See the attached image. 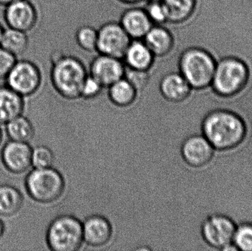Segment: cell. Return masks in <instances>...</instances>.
<instances>
[{"label":"cell","mask_w":252,"mask_h":251,"mask_svg":"<svg viewBox=\"0 0 252 251\" xmlns=\"http://www.w3.org/2000/svg\"><path fill=\"white\" fill-rule=\"evenodd\" d=\"M83 223L84 241L92 247H102L109 243L113 234L111 223L102 215L88 217Z\"/></svg>","instance_id":"cell-14"},{"label":"cell","mask_w":252,"mask_h":251,"mask_svg":"<svg viewBox=\"0 0 252 251\" xmlns=\"http://www.w3.org/2000/svg\"><path fill=\"white\" fill-rule=\"evenodd\" d=\"M216 150L202 134H192L187 137L181 147L184 162L195 169L208 166L213 161Z\"/></svg>","instance_id":"cell-10"},{"label":"cell","mask_w":252,"mask_h":251,"mask_svg":"<svg viewBox=\"0 0 252 251\" xmlns=\"http://www.w3.org/2000/svg\"><path fill=\"white\" fill-rule=\"evenodd\" d=\"M177 64L178 71L192 89H202L211 85L216 61L205 49L198 46H188L181 52Z\"/></svg>","instance_id":"cell-3"},{"label":"cell","mask_w":252,"mask_h":251,"mask_svg":"<svg viewBox=\"0 0 252 251\" xmlns=\"http://www.w3.org/2000/svg\"><path fill=\"white\" fill-rule=\"evenodd\" d=\"M5 85L23 97L38 91L42 83V74L36 63L30 60H16L6 77Z\"/></svg>","instance_id":"cell-8"},{"label":"cell","mask_w":252,"mask_h":251,"mask_svg":"<svg viewBox=\"0 0 252 251\" xmlns=\"http://www.w3.org/2000/svg\"><path fill=\"white\" fill-rule=\"evenodd\" d=\"M167 13V23L183 25L196 9L197 0H162Z\"/></svg>","instance_id":"cell-20"},{"label":"cell","mask_w":252,"mask_h":251,"mask_svg":"<svg viewBox=\"0 0 252 251\" xmlns=\"http://www.w3.org/2000/svg\"><path fill=\"white\" fill-rule=\"evenodd\" d=\"M131 40L119 22L110 21L97 29L96 52L122 59Z\"/></svg>","instance_id":"cell-9"},{"label":"cell","mask_w":252,"mask_h":251,"mask_svg":"<svg viewBox=\"0 0 252 251\" xmlns=\"http://www.w3.org/2000/svg\"><path fill=\"white\" fill-rule=\"evenodd\" d=\"M118 1L124 4L133 6L142 2V1H146V0H118Z\"/></svg>","instance_id":"cell-32"},{"label":"cell","mask_w":252,"mask_h":251,"mask_svg":"<svg viewBox=\"0 0 252 251\" xmlns=\"http://www.w3.org/2000/svg\"><path fill=\"white\" fill-rule=\"evenodd\" d=\"M144 9L153 25L167 23V13L162 1H146Z\"/></svg>","instance_id":"cell-28"},{"label":"cell","mask_w":252,"mask_h":251,"mask_svg":"<svg viewBox=\"0 0 252 251\" xmlns=\"http://www.w3.org/2000/svg\"><path fill=\"white\" fill-rule=\"evenodd\" d=\"M46 241L51 251L79 250L84 243L82 222L72 215L57 217L47 228Z\"/></svg>","instance_id":"cell-6"},{"label":"cell","mask_w":252,"mask_h":251,"mask_svg":"<svg viewBox=\"0 0 252 251\" xmlns=\"http://www.w3.org/2000/svg\"><path fill=\"white\" fill-rule=\"evenodd\" d=\"M88 69L81 59L62 52L51 56L50 81L56 92L66 100L81 97V89Z\"/></svg>","instance_id":"cell-2"},{"label":"cell","mask_w":252,"mask_h":251,"mask_svg":"<svg viewBox=\"0 0 252 251\" xmlns=\"http://www.w3.org/2000/svg\"><path fill=\"white\" fill-rule=\"evenodd\" d=\"M126 66L123 59L99 54L92 60L89 74L95 78L103 88L125 77Z\"/></svg>","instance_id":"cell-12"},{"label":"cell","mask_w":252,"mask_h":251,"mask_svg":"<svg viewBox=\"0 0 252 251\" xmlns=\"http://www.w3.org/2000/svg\"><path fill=\"white\" fill-rule=\"evenodd\" d=\"M108 88L109 100L114 105L119 107L130 106L137 97V90L125 77L114 83Z\"/></svg>","instance_id":"cell-23"},{"label":"cell","mask_w":252,"mask_h":251,"mask_svg":"<svg viewBox=\"0 0 252 251\" xmlns=\"http://www.w3.org/2000/svg\"><path fill=\"white\" fill-rule=\"evenodd\" d=\"M25 109V100L22 96L9 88L0 85V124H7L20 116Z\"/></svg>","instance_id":"cell-19"},{"label":"cell","mask_w":252,"mask_h":251,"mask_svg":"<svg viewBox=\"0 0 252 251\" xmlns=\"http://www.w3.org/2000/svg\"><path fill=\"white\" fill-rule=\"evenodd\" d=\"M201 134L216 151L239 148L248 137L247 122L239 113L228 109H216L206 113L201 123Z\"/></svg>","instance_id":"cell-1"},{"label":"cell","mask_w":252,"mask_h":251,"mask_svg":"<svg viewBox=\"0 0 252 251\" xmlns=\"http://www.w3.org/2000/svg\"><path fill=\"white\" fill-rule=\"evenodd\" d=\"M75 41L81 50L88 53L96 52L97 44V29L90 25H84L77 29Z\"/></svg>","instance_id":"cell-25"},{"label":"cell","mask_w":252,"mask_h":251,"mask_svg":"<svg viewBox=\"0 0 252 251\" xmlns=\"http://www.w3.org/2000/svg\"><path fill=\"white\" fill-rule=\"evenodd\" d=\"M3 29H4V28H2L1 24H0V41H1V35H2Z\"/></svg>","instance_id":"cell-35"},{"label":"cell","mask_w":252,"mask_h":251,"mask_svg":"<svg viewBox=\"0 0 252 251\" xmlns=\"http://www.w3.org/2000/svg\"><path fill=\"white\" fill-rule=\"evenodd\" d=\"M125 78L138 91H142L149 84L151 72L150 71L133 70L126 68Z\"/></svg>","instance_id":"cell-29"},{"label":"cell","mask_w":252,"mask_h":251,"mask_svg":"<svg viewBox=\"0 0 252 251\" xmlns=\"http://www.w3.org/2000/svg\"><path fill=\"white\" fill-rule=\"evenodd\" d=\"M54 153L47 146L39 145L32 149V166L34 168H47L53 167Z\"/></svg>","instance_id":"cell-27"},{"label":"cell","mask_w":252,"mask_h":251,"mask_svg":"<svg viewBox=\"0 0 252 251\" xmlns=\"http://www.w3.org/2000/svg\"><path fill=\"white\" fill-rule=\"evenodd\" d=\"M32 151L29 143L10 140L1 149L3 166L11 173H25L32 167Z\"/></svg>","instance_id":"cell-13"},{"label":"cell","mask_w":252,"mask_h":251,"mask_svg":"<svg viewBox=\"0 0 252 251\" xmlns=\"http://www.w3.org/2000/svg\"><path fill=\"white\" fill-rule=\"evenodd\" d=\"M2 131H1V128H0V144H1V141H2Z\"/></svg>","instance_id":"cell-36"},{"label":"cell","mask_w":252,"mask_h":251,"mask_svg":"<svg viewBox=\"0 0 252 251\" xmlns=\"http://www.w3.org/2000/svg\"><path fill=\"white\" fill-rule=\"evenodd\" d=\"M4 19L7 28L28 34L37 26L38 10L30 0H18L4 7Z\"/></svg>","instance_id":"cell-11"},{"label":"cell","mask_w":252,"mask_h":251,"mask_svg":"<svg viewBox=\"0 0 252 251\" xmlns=\"http://www.w3.org/2000/svg\"><path fill=\"white\" fill-rule=\"evenodd\" d=\"M159 91L167 101L173 103L185 102L192 94V87L182 74L177 72L165 74L159 81Z\"/></svg>","instance_id":"cell-15"},{"label":"cell","mask_w":252,"mask_h":251,"mask_svg":"<svg viewBox=\"0 0 252 251\" xmlns=\"http://www.w3.org/2000/svg\"><path fill=\"white\" fill-rule=\"evenodd\" d=\"M4 232H5V225L3 221L0 220V238L4 235Z\"/></svg>","instance_id":"cell-34"},{"label":"cell","mask_w":252,"mask_h":251,"mask_svg":"<svg viewBox=\"0 0 252 251\" xmlns=\"http://www.w3.org/2000/svg\"><path fill=\"white\" fill-rule=\"evenodd\" d=\"M232 243L238 251H252V222L237 224Z\"/></svg>","instance_id":"cell-26"},{"label":"cell","mask_w":252,"mask_h":251,"mask_svg":"<svg viewBox=\"0 0 252 251\" xmlns=\"http://www.w3.org/2000/svg\"><path fill=\"white\" fill-rule=\"evenodd\" d=\"M16 1H18V0H0V6L5 7V6L8 5V4Z\"/></svg>","instance_id":"cell-33"},{"label":"cell","mask_w":252,"mask_h":251,"mask_svg":"<svg viewBox=\"0 0 252 251\" xmlns=\"http://www.w3.org/2000/svg\"><path fill=\"white\" fill-rule=\"evenodd\" d=\"M122 59L127 69L151 71L156 57L143 40L132 39Z\"/></svg>","instance_id":"cell-18"},{"label":"cell","mask_w":252,"mask_h":251,"mask_svg":"<svg viewBox=\"0 0 252 251\" xmlns=\"http://www.w3.org/2000/svg\"><path fill=\"white\" fill-rule=\"evenodd\" d=\"M119 22L131 39H143L154 25L144 7L135 5L124 10Z\"/></svg>","instance_id":"cell-16"},{"label":"cell","mask_w":252,"mask_h":251,"mask_svg":"<svg viewBox=\"0 0 252 251\" xmlns=\"http://www.w3.org/2000/svg\"><path fill=\"white\" fill-rule=\"evenodd\" d=\"M29 44V37L26 32L7 27L3 29L0 47L17 58L28 51Z\"/></svg>","instance_id":"cell-22"},{"label":"cell","mask_w":252,"mask_h":251,"mask_svg":"<svg viewBox=\"0 0 252 251\" xmlns=\"http://www.w3.org/2000/svg\"><path fill=\"white\" fill-rule=\"evenodd\" d=\"M216 70L211 87L222 97H232L241 92L248 82L250 72L247 64L235 56L215 58Z\"/></svg>","instance_id":"cell-4"},{"label":"cell","mask_w":252,"mask_h":251,"mask_svg":"<svg viewBox=\"0 0 252 251\" xmlns=\"http://www.w3.org/2000/svg\"><path fill=\"white\" fill-rule=\"evenodd\" d=\"M142 40L156 57L168 56L176 45L174 35L164 25H153Z\"/></svg>","instance_id":"cell-17"},{"label":"cell","mask_w":252,"mask_h":251,"mask_svg":"<svg viewBox=\"0 0 252 251\" xmlns=\"http://www.w3.org/2000/svg\"><path fill=\"white\" fill-rule=\"evenodd\" d=\"M237 223L232 218L221 213L208 215L202 221L200 233L206 246L213 250L235 251L233 237Z\"/></svg>","instance_id":"cell-7"},{"label":"cell","mask_w":252,"mask_h":251,"mask_svg":"<svg viewBox=\"0 0 252 251\" xmlns=\"http://www.w3.org/2000/svg\"><path fill=\"white\" fill-rule=\"evenodd\" d=\"M17 59L16 56L0 47V80L5 79Z\"/></svg>","instance_id":"cell-31"},{"label":"cell","mask_w":252,"mask_h":251,"mask_svg":"<svg viewBox=\"0 0 252 251\" xmlns=\"http://www.w3.org/2000/svg\"><path fill=\"white\" fill-rule=\"evenodd\" d=\"M146 1H162V0H146Z\"/></svg>","instance_id":"cell-37"},{"label":"cell","mask_w":252,"mask_h":251,"mask_svg":"<svg viewBox=\"0 0 252 251\" xmlns=\"http://www.w3.org/2000/svg\"><path fill=\"white\" fill-rule=\"evenodd\" d=\"M23 204V195L19 189L10 184L0 185V216H14L19 213Z\"/></svg>","instance_id":"cell-21"},{"label":"cell","mask_w":252,"mask_h":251,"mask_svg":"<svg viewBox=\"0 0 252 251\" xmlns=\"http://www.w3.org/2000/svg\"><path fill=\"white\" fill-rule=\"evenodd\" d=\"M103 86L93 76L88 74L81 89V97L93 99L97 97L101 93Z\"/></svg>","instance_id":"cell-30"},{"label":"cell","mask_w":252,"mask_h":251,"mask_svg":"<svg viewBox=\"0 0 252 251\" xmlns=\"http://www.w3.org/2000/svg\"><path fill=\"white\" fill-rule=\"evenodd\" d=\"M5 125L6 134L10 140L29 143L35 136V129L32 122L22 114Z\"/></svg>","instance_id":"cell-24"},{"label":"cell","mask_w":252,"mask_h":251,"mask_svg":"<svg viewBox=\"0 0 252 251\" xmlns=\"http://www.w3.org/2000/svg\"><path fill=\"white\" fill-rule=\"evenodd\" d=\"M25 190L29 197L39 203H50L59 200L65 189L62 174L53 167L34 168L25 178Z\"/></svg>","instance_id":"cell-5"}]
</instances>
